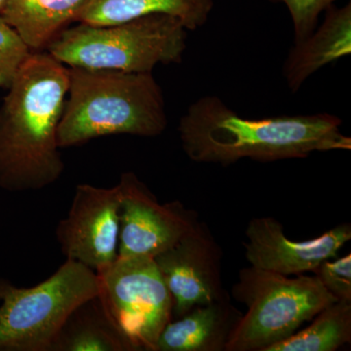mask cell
<instances>
[{"label": "cell", "mask_w": 351, "mask_h": 351, "mask_svg": "<svg viewBox=\"0 0 351 351\" xmlns=\"http://www.w3.org/2000/svg\"><path fill=\"white\" fill-rule=\"evenodd\" d=\"M343 121L331 113L248 119L218 96L201 97L180 119L184 154L197 163L228 166L249 158L258 162L306 158L313 152L350 151Z\"/></svg>", "instance_id": "6da1fadb"}, {"label": "cell", "mask_w": 351, "mask_h": 351, "mask_svg": "<svg viewBox=\"0 0 351 351\" xmlns=\"http://www.w3.org/2000/svg\"><path fill=\"white\" fill-rule=\"evenodd\" d=\"M69 68L48 53H34L0 105V188L40 191L63 175L58 127L68 96Z\"/></svg>", "instance_id": "7a4b0ae2"}, {"label": "cell", "mask_w": 351, "mask_h": 351, "mask_svg": "<svg viewBox=\"0 0 351 351\" xmlns=\"http://www.w3.org/2000/svg\"><path fill=\"white\" fill-rule=\"evenodd\" d=\"M69 73L60 149L106 136L154 138L167 128L162 89L152 73L69 68Z\"/></svg>", "instance_id": "3957f363"}, {"label": "cell", "mask_w": 351, "mask_h": 351, "mask_svg": "<svg viewBox=\"0 0 351 351\" xmlns=\"http://www.w3.org/2000/svg\"><path fill=\"white\" fill-rule=\"evenodd\" d=\"M188 29L166 14H151L120 24L66 27L47 53L69 68L152 73L158 64H181Z\"/></svg>", "instance_id": "277c9868"}, {"label": "cell", "mask_w": 351, "mask_h": 351, "mask_svg": "<svg viewBox=\"0 0 351 351\" xmlns=\"http://www.w3.org/2000/svg\"><path fill=\"white\" fill-rule=\"evenodd\" d=\"M232 295L247 306V313L226 351H267L337 302L315 276L290 277L251 265L239 270Z\"/></svg>", "instance_id": "5b68a950"}, {"label": "cell", "mask_w": 351, "mask_h": 351, "mask_svg": "<svg viewBox=\"0 0 351 351\" xmlns=\"http://www.w3.org/2000/svg\"><path fill=\"white\" fill-rule=\"evenodd\" d=\"M100 290L98 274L73 260L34 287L0 280V351H51L71 315Z\"/></svg>", "instance_id": "8992f818"}, {"label": "cell", "mask_w": 351, "mask_h": 351, "mask_svg": "<svg viewBox=\"0 0 351 351\" xmlns=\"http://www.w3.org/2000/svg\"><path fill=\"white\" fill-rule=\"evenodd\" d=\"M104 311L134 351H156L173 320V299L154 258L119 256L98 274Z\"/></svg>", "instance_id": "52a82bcc"}, {"label": "cell", "mask_w": 351, "mask_h": 351, "mask_svg": "<svg viewBox=\"0 0 351 351\" xmlns=\"http://www.w3.org/2000/svg\"><path fill=\"white\" fill-rule=\"evenodd\" d=\"M119 256L154 258L167 250L199 221L181 201L158 202L151 189L132 172L120 176Z\"/></svg>", "instance_id": "ba28073f"}, {"label": "cell", "mask_w": 351, "mask_h": 351, "mask_svg": "<svg viewBox=\"0 0 351 351\" xmlns=\"http://www.w3.org/2000/svg\"><path fill=\"white\" fill-rule=\"evenodd\" d=\"M120 193L119 186H76L66 218L56 237L66 260L82 263L100 274L119 257Z\"/></svg>", "instance_id": "9c48e42d"}, {"label": "cell", "mask_w": 351, "mask_h": 351, "mask_svg": "<svg viewBox=\"0 0 351 351\" xmlns=\"http://www.w3.org/2000/svg\"><path fill=\"white\" fill-rule=\"evenodd\" d=\"M223 252L205 221L154 257L173 299V317L228 295L221 277Z\"/></svg>", "instance_id": "30bf717a"}, {"label": "cell", "mask_w": 351, "mask_h": 351, "mask_svg": "<svg viewBox=\"0 0 351 351\" xmlns=\"http://www.w3.org/2000/svg\"><path fill=\"white\" fill-rule=\"evenodd\" d=\"M245 235L248 240L244 243L245 258L251 267L286 276H300L336 258L351 239V226L341 223L315 239L293 241L286 237L280 221L260 217L249 221Z\"/></svg>", "instance_id": "8fae6325"}, {"label": "cell", "mask_w": 351, "mask_h": 351, "mask_svg": "<svg viewBox=\"0 0 351 351\" xmlns=\"http://www.w3.org/2000/svg\"><path fill=\"white\" fill-rule=\"evenodd\" d=\"M351 52V4L326 9L324 22L294 43L283 66L289 89L295 93L307 78Z\"/></svg>", "instance_id": "7c38bea8"}, {"label": "cell", "mask_w": 351, "mask_h": 351, "mask_svg": "<svg viewBox=\"0 0 351 351\" xmlns=\"http://www.w3.org/2000/svg\"><path fill=\"white\" fill-rule=\"evenodd\" d=\"M242 314L230 294L196 306L164 328L156 351H226Z\"/></svg>", "instance_id": "4fadbf2b"}, {"label": "cell", "mask_w": 351, "mask_h": 351, "mask_svg": "<svg viewBox=\"0 0 351 351\" xmlns=\"http://www.w3.org/2000/svg\"><path fill=\"white\" fill-rule=\"evenodd\" d=\"M90 0H6L0 16L29 49L40 50L71 23L77 22Z\"/></svg>", "instance_id": "5bb4252c"}, {"label": "cell", "mask_w": 351, "mask_h": 351, "mask_svg": "<svg viewBox=\"0 0 351 351\" xmlns=\"http://www.w3.org/2000/svg\"><path fill=\"white\" fill-rule=\"evenodd\" d=\"M213 7L214 0H90L77 22L110 25L166 14L181 20L188 31H195L206 24Z\"/></svg>", "instance_id": "9a60e30c"}, {"label": "cell", "mask_w": 351, "mask_h": 351, "mask_svg": "<svg viewBox=\"0 0 351 351\" xmlns=\"http://www.w3.org/2000/svg\"><path fill=\"white\" fill-rule=\"evenodd\" d=\"M51 351H134L104 311L98 297L69 318Z\"/></svg>", "instance_id": "2e32d148"}, {"label": "cell", "mask_w": 351, "mask_h": 351, "mask_svg": "<svg viewBox=\"0 0 351 351\" xmlns=\"http://www.w3.org/2000/svg\"><path fill=\"white\" fill-rule=\"evenodd\" d=\"M313 320L267 351H335L350 343L351 302H332Z\"/></svg>", "instance_id": "e0dca14e"}, {"label": "cell", "mask_w": 351, "mask_h": 351, "mask_svg": "<svg viewBox=\"0 0 351 351\" xmlns=\"http://www.w3.org/2000/svg\"><path fill=\"white\" fill-rule=\"evenodd\" d=\"M32 50L20 34L0 16V87L8 88Z\"/></svg>", "instance_id": "ac0fdd59"}, {"label": "cell", "mask_w": 351, "mask_h": 351, "mask_svg": "<svg viewBox=\"0 0 351 351\" xmlns=\"http://www.w3.org/2000/svg\"><path fill=\"white\" fill-rule=\"evenodd\" d=\"M337 301L351 302V255L321 263L313 271Z\"/></svg>", "instance_id": "d6986e66"}, {"label": "cell", "mask_w": 351, "mask_h": 351, "mask_svg": "<svg viewBox=\"0 0 351 351\" xmlns=\"http://www.w3.org/2000/svg\"><path fill=\"white\" fill-rule=\"evenodd\" d=\"M287 7L294 27L295 41L302 40L317 27L320 14L337 0H274Z\"/></svg>", "instance_id": "ffe728a7"}, {"label": "cell", "mask_w": 351, "mask_h": 351, "mask_svg": "<svg viewBox=\"0 0 351 351\" xmlns=\"http://www.w3.org/2000/svg\"><path fill=\"white\" fill-rule=\"evenodd\" d=\"M6 0H0V11H1L2 7H3L4 3H5Z\"/></svg>", "instance_id": "44dd1931"}]
</instances>
